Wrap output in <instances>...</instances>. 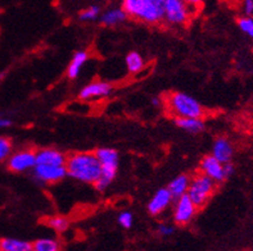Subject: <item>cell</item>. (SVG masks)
<instances>
[{"label":"cell","instance_id":"1","mask_svg":"<svg viewBox=\"0 0 253 251\" xmlns=\"http://www.w3.org/2000/svg\"><path fill=\"white\" fill-rule=\"evenodd\" d=\"M67 176L84 183L94 184L102 175V166L95 153H77L66 160Z\"/></svg>","mask_w":253,"mask_h":251},{"label":"cell","instance_id":"2","mask_svg":"<svg viewBox=\"0 0 253 251\" xmlns=\"http://www.w3.org/2000/svg\"><path fill=\"white\" fill-rule=\"evenodd\" d=\"M165 1L166 0H124L122 9L128 17L156 25L164 21Z\"/></svg>","mask_w":253,"mask_h":251},{"label":"cell","instance_id":"3","mask_svg":"<svg viewBox=\"0 0 253 251\" xmlns=\"http://www.w3.org/2000/svg\"><path fill=\"white\" fill-rule=\"evenodd\" d=\"M167 109L175 118L193 117L202 118L205 114L202 105L198 100L188 95L185 92H172L166 99Z\"/></svg>","mask_w":253,"mask_h":251},{"label":"cell","instance_id":"4","mask_svg":"<svg viewBox=\"0 0 253 251\" xmlns=\"http://www.w3.org/2000/svg\"><path fill=\"white\" fill-rule=\"evenodd\" d=\"M216 190V182L206 176L205 173H199L190 179L189 188L186 195L192 199L197 208L205 207Z\"/></svg>","mask_w":253,"mask_h":251},{"label":"cell","instance_id":"5","mask_svg":"<svg viewBox=\"0 0 253 251\" xmlns=\"http://www.w3.org/2000/svg\"><path fill=\"white\" fill-rule=\"evenodd\" d=\"M189 17L190 6L185 1L183 0H166L165 1L164 19L169 25H185Z\"/></svg>","mask_w":253,"mask_h":251},{"label":"cell","instance_id":"6","mask_svg":"<svg viewBox=\"0 0 253 251\" xmlns=\"http://www.w3.org/2000/svg\"><path fill=\"white\" fill-rule=\"evenodd\" d=\"M32 175L39 183H54L67 176V169H66V166L36 164L32 169Z\"/></svg>","mask_w":253,"mask_h":251},{"label":"cell","instance_id":"7","mask_svg":"<svg viewBox=\"0 0 253 251\" xmlns=\"http://www.w3.org/2000/svg\"><path fill=\"white\" fill-rule=\"evenodd\" d=\"M197 205L192 201L188 195L176 199V204H175V209H173V220L180 224V226H185L188 223L193 220V218L197 214Z\"/></svg>","mask_w":253,"mask_h":251},{"label":"cell","instance_id":"8","mask_svg":"<svg viewBox=\"0 0 253 251\" xmlns=\"http://www.w3.org/2000/svg\"><path fill=\"white\" fill-rule=\"evenodd\" d=\"M36 166V153L32 150H22L9 156L8 168L16 173H23Z\"/></svg>","mask_w":253,"mask_h":251},{"label":"cell","instance_id":"9","mask_svg":"<svg viewBox=\"0 0 253 251\" xmlns=\"http://www.w3.org/2000/svg\"><path fill=\"white\" fill-rule=\"evenodd\" d=\"M113 87L111 83L102 82V81H95L89 85H86L79 94V98L81 100H95V99L107 98L111 95Z\"/></svg>","mask_w":253,"mask_h":251},{"label":"cell","instance_id":"10","mask_svg":"<svg viewBox=\"0 0 253 251\" xmlns=\"http://www.w3.org/2000/svg\"><path fill=\"white\" fill-rule=\"evenodd\" d=\"M201 171L202 173H205L206 176H209L210 178H212L216 183H220V182L225 181L226 177H225L224 173V164H222L220 160H217L213 155L205 156L202 160H201Z\"/></svg>","mask_w":253,"mask_h":251},{"label":"cell","instance_id":"11","mask_svg":"<svg viewBox=\"0 0 253 251\" xmlns=\"http://www.w3.org/2000/svg\"><path fill=\"white\" fill-rule=\"evenodd\" d=\"M171 201H172V195L169 188H161L153 195L148 204V212L152 215H158L170 207Z\"/></svg>","mask_w":253,"mask_h":251},{"label":"cell","instance_id":"12","mask_svg":"<svg viewBox=\"0 0 253 251\" xmlns=\"http://www.w3.org/2000/svg\"><path fill=\"white\" fill-rule=\"evenodd\" d=\"M66 155L55 149H42L36 153V164L46 166H66Z\"/></svg>","mask_w":253,"mask_h":251},{"label":"cell","instance_id":"13","mask_svg":"<svg viewBox=\"0 0 253 251\" xmlns=\"http://www.w3.org/2000/svg\"><path fill=\"white\" fill-rule=\"evenodd\" d=\"M212 155L217 160H220L222 164L231 162L233 155H234V149H233L230 141L225 137H218L212 146Z\"/></svg>","mask_w":253,"mask_h":251},{"label":"cell","instance_id":"14","mask_svg":"<svg viewBox=\"0 0 253 251\" xmlns=\"http://www.w3.org/2000/svg\"><path fill=\"white\" fill-rule=\"evenodd\" d=\"M175 124L181 130L189 132V134H199L205 130V123L202 118L193 117H177L175 118Z\"/></svg>","mask_w":253,"mask_h":251},{"label":"cell","instance_id":"15","mask_svg":"<svg viewBox=\"0 0 253 251\" xmlns=\"http://www.w3.org/2000/svg\"><path fill=\"white\" fill-rule=\"evenodd\" d=\"M87 59H89V54H87V51L85 50H80L77 51L76 54L74 55L72 58V61L70 62L67 67V76L70 78H76L79 74H80L81 70H83L84 64L86 63Z\"/></svg>","mask_w":253,"mask_h":251},{"label":"cell","instance_id":"16","mask_svg":"<svg viewBox=\"0 0 253 251\" xmlns=\"http://www.w3.org/2000/svg\"><path fill=\"white\" fill-rule=\"evenodd\" d=\"M189 183L190 178L185 175H181L175 178V179H172L167 188H169V191L172 195V199H179V197L184 196L188 192Z\"/></svg>","mask_w":253,"mask_h":251},{"label":"cell","instance_id":"17","mask_svg":"<svg viewBox=\"0 0 253 251\" xmlns=\"http://www.w3.org/2000/svg\"><path fill=\"white\" fill-rule=\"evenodd\" d=\"M127 14L124 9H119V8H115V9H108L106 12H103L100 14L99 19L100 23H103L104 26H117L120 23H122L126 19Z\"/></svg>","mask_w":253,"mask_h":251},{"label":"cell","instance_id":"18","mask_svg":"<svg viewBox=\"0 0 253 251\" xmlns=\"http://www.w3.org/2000/svg\"><path fill=\"white\" fill-rule=\"evenodd\" d=\"M0 250L1 251H32L34 246L27 241L14 239L0 240Z\"/></svg>","mask_w":253,"mask_h":251},{"label":"cell","instance_id":"19","mask_svg":"<svg viewBox=\"0 0 253 251\" xmlns=\"http://www.w3.org/2000/svg\"><path fill=\"white\" fill-rule=\"evenodd\" d=\"M95 155L99 159L100 166H119V153L116 150L102 147L96 150Z\"/></svg>","mask_w":253,"mask_h":251},{"label":"cell","instance_id":"20","mask_svg":"<svg viewBox=\"0 0 253 251\" xmlns=\"http://www.w3.org/2000/svg\"><path fill=\"white\" fill-rule=\"evenodd\" d=\"M126 67L130 73H139L144 68V59L136 51H131L126 57Z\"/></svg>","mask_w":253,"mask_h":251},{"label":"cell","instance_id":"21","mask_svg":"<svg viewBox=\"0 0 253 251\" xmlns=\"http://www.w3.org/2000/svg\"><path fill=\"white\" fill-rule=\"evenodd\" d=\"M35 251H58L61 249L59 242L51 239H40L32 244Z\"/></svg>","mask_w":253,"mask_h":251},{"label":"cell","instance_id":"22","mask_svg":"<svg viewBox=\"0 0 253 251\" xmlns=\"http://www.w3.org/2000/svg\"><path fill=\"white\" fill-rule=\"evenodd\" d=\"M46 224H48L53 231H55V232H64V231L68 228V226H70L67 218L59 215L49 218V219L46 220Z\"/></svg>","mask_w":253,"mask_h":251},{"label":"cell","instance_id":"23","mask_svg":"<svg viewBox=\"0 0 253 251\" xmlns=\"http://www.w3.org/2000/svg\"><path fill=\"white\" fill-rule=\"evenodd\" d=\"M100 17V8L98 5H91L89 8H86L85 10L80 13V21L83 22H91V21H95L96 18Z\"/></svg>","mask_w":253,"mask_h":251},{"label":"cell","instance_id":"24","mask_svg":"<svg viewBox=\"0 0 253 251\" xmlns=\"http://www.w3.org/2000/svg\"><path fill=\"white\" fill-rule=\"evenodd\" d=\"M238 26L239 29L246 34L247 36H250L253 40V18L250 16L242 17V18L238 19Z\"/></svg>","mask_w":253,"mask_h":251},{"label":"cell","instance_id":"25","mask_svg":"<svg viewBox=\"0 0 253 251\" xmlns=\"http://www.w3.org/2000/svg\"><path fill=\"white\" fill-rule=\"evenodd\" d=\"M12 151V143L6 137H0V162H3L10 155Z\"/></svg>","mask_w":253,"mask_h":251},{"label":"cell","instance_id":"26","mask_svg":"<svg viewBox=\"0 0 253 251\" xmlns=\"http://www.w3.org/2000/svg\"><path fill=\"white\" fill-rule=\"evenodd\" d=\"M119 223L122 228H131L132 223H134V215L130 212H122L119 215Z\"/></svg>","mask_w":253,"mask_h":251},{"label":"cell","instance_id":"27","mask_svg":"<svg viewBox=\"0 0 253 251\" xmlns=\"http://www.w3.org/2000/svg\"><path fill=\"white\" fill-rule=\"evenodd\" d=\"M158 233L162 237H170L175 233V228L169 226V224H161V226H158Z\"/></svg>","mask_w":253,"mask_h":251},{"label":"cell","instance_id":"28","mask_svg":"<svg viewBox=\"0 0 253 251\" xmlns=\"http://www.w3.org/2000/svg\"><path fill=\"white\" fill-rule=\"evenodd\" d=\"M243 12L246 16L252 17L253 14V0H243Z\"/></svg>","mask_w":253,"mask_h":251},{"label":"cell","instance_id":"29","mask_svg":"<svg viewBox=\"0 0 253 251\" xmlns=\"http://www.w3.org/2000/svg\"><path fill=\"white\" fill-rule=\"evenodd\" d=\"M234 172H235V167H234V164H233V163H231V162L225 163V164H224L225 177H226V178L231 177V176L234 175Z\"/></svg>","mask_w":253,"mask_h":251},{"label":"cell","instance_id":"30","mask_svg":"<svg viewBox=\"0 0 253 251\" xmlns=\"http://www.w3.org/2000/svg\"><path fill=\"white\" fill-rule=\"evenodd\" d=\"M12 126V121L8 118H0V128H6Z\"/></svg>","mask_w":253,"mask_h":251},{"label":"cell","instance_id":"31","mask_svg":"<svg viewBox=\"0 0 253 251\" xmlns=\"http://www.w3.org/2000/svg\"><path fill=\"white\" fill-rule=\"evenodd\" d=\"M183 1H185L190 8H192V6H199V4L202 3V0H183Z\"/></svg>","mask_w":253,"mask_h":251},{"label":"cell","instance_id":"32","mask_svg":"<svg viewBox=\"0 0 253 251\" xmlns=\"http://www.w3.org/2000/svg\"><path fill=\"white\" fill-rule=\"evenodd\" d=\"M152 104H153L154 107H158V105L161 104V100H160V99H157V98H153V99H152Z\"/></svg>","mask_w":253,"mask_h":251},{"label":"cell","instance_id":"33","mask_svg":"<svg viewBox=\"0 0 253 251\" xmlns=\"http://www.w3.org/2000/svg\"><path fill=\"white\" fill-rule=\"evenodd\" d=\"M4 76H5V73H4V72H3V73H0V81L3 80V78H4Z\"/></svg>","mask_w":253,"mask_h":251},{"label":"cell","instance_id":"34","mask_svg":"<svg viewBox=\"0 0 253 251\" xmlns=\"http://www.w3.org/2000/svg\"><path fill=\"white\" fill-rule=\"evenodd\" d=\"M231 1H235V3H237V1H241V0H231Z\"/></svg>","mask_w":253,"mask_h":251}]
</instances>
